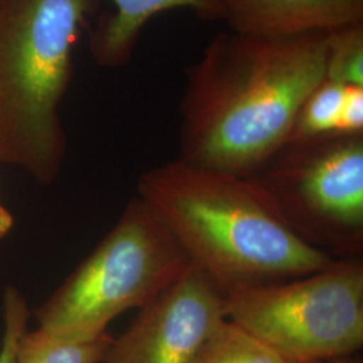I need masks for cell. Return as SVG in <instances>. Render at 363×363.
<instances>
[{"mask_svg":"<svg viewBox=\"0 0 363 363\" xmlns=\"http://www.w3.org/2000/svg\"><path fill=\"white\" fill-rule=\"evenodd\" d=\"M325 78L363 86V23L328 33Z\"/></svg>","mask_w":363,"mask_h":363,"instance_id":"13","label":"cell"},{"mask_svg":"<svg viewBox=\"0 0 363 363\" xmlns=\"http://www.w3.org/2000/svg\"><path fill=\"white\" fill-rule=\"evenodd\" d=\"M30 311L23 294L9 286L3 296L4 331L0 343V363H16V349L19 339L27 331Z\"/></svg>","mask_w":363,"mask_h":363,"instance_id":"14","label":"cell"},{"mask_svg":"<svg viewBox=\"0 0 363 363\" xmlns=\"http://www.w3.org/2000/svg\"><path fill=\"white\" fill-rule=\"evenodd\" d=\"M226 319L295 363L355 355L363 346L362 259L225 295Z\"/></svg>","mask_w":363,"mask_h":363,"instance_id":"6","label":"cell"},{"mask_svg":"<svg viewBox=\"0 0 363 363\" xmlns=\"http://www.w3.org/2000/svg\"><path fill=\"white\" fill-rule=\"evenodd\" d=\"M247 178L303 242L362 259L363 133L286 142Z\"/></svg>","mask_w":363,"mask_h":363,"instance_id":"5","label":"cell"},{"mask_svg":"<svg viewBox=\"0 0 363 363\" xmlns=\"http://www.w3.org/2000/svg\"><path fill=\"white\" fill-rule=\"evenodd\" d=\"M328 33L262 38L223 31L184 70L181 159L247 178L288 142L325 79Z\"/></svg>","mask_w":363,"mask_h":363,"instance_id":"1","label":"cell"},{"mask_svg":"<svg viewBox=\"0 0 363 363\" xmlns=\"http://www.w3.org/2000/svg\"><path fill=\"white\" fill-rule=\"evenodd\" d=\"M225 320V295L190 265L113 337L103 363H196Z\"/></svg>","mask_w":363,"mask_h":363,"instance_id":"7","label":"cell"},{"mask_svg":"<svg viewBox=\"0 0 363 363\" xmlns=\"http://www.w3.org/2000/svg\"><path fill=\"white\" fill-rule=\"evenodd\" d=\"M99 0H0V164L42 184L66 155L60 106L73 52Z\"/></svg>","mask_w":363,"mask_h":363,"instance_id":"3","label":"cell"},{"mask_svg":"<svg viewBox=\"0 0 363 363\" xmlns=\"http://www.w3.org/2000/svg\"><path fill=\"white\" fill-rule=\"evenodd\" d=\"M136 196L223 295L315 272L335 259L292 233L247 178L178 157L143 172Z\"/></svg>","mask_w":363,"mask_h":363,"instance_id":"2","label":"cell"},{"mask_svg":"<svg viewBox=\"0 0 363 363\" xmlns=\"http://www.w3.org/2000/svg\"><path fill=\"white\" fill-rule=\"evenodd\" d=\"M196 363H295L240 325L225 320L210 337Z\"/></svg>","mask_w":363,"mask_h":363,"instance_id":"12","label":"cell"},{"mask_svg":"<svg viewBox=\"0 0 363 363\" xmlns=\"http://www.w3.org/2000/svg\"><path fill=\"white\" fill-rule=\"evenodd\" d=\"M190 261L139 196L62 286L35 310L39 330L96 335L128 310H140L174 284Z\"/></svg>","mask_w":363,"mask_h":363,"instance_id":"4","label":"cell"},{"mask_svg":"<svg viewBox=\"0 0 363 363\" xmlns=\"http://www.w3.org/2000/svg\"><path fill=\"white\" fill-rule=\"evenodd\" d=\"M13 218L11 213L0 202V240L10 233L13 229Z\"/></svg>","mask_w":363,"mask_h":363,"instance_id":"16","label":"cell"},{"mask_svg":"<svg viewBox=\"0 0 363 363\" xmlns=\"http://www.w3.org/2000/svg\"><path fill=\"white\" fill-rule=\"evenodd\" d=\"M346 86L327 78L322 81L300 106L288 142H301L339 133Z\"/></svg>","mask_w":363,"mask_h":363,"instance_id":"11","label":"cell"},{"mask_svg":"<svg viewBox=\"0 0 363 363\" xmlns=\"http://www.w3.org/2000/svg\"><path fill=\"white\" fill-rule=\"evenodd\" d=\"M339 133L362 135L363 86L347 85L340 112Z\"/></svg>","mask_w":363,"mask_h":363,"instance_id":"15","label":"cell"},{"mask_svg":"<svg viewBox=\"0 0 363 363\" xmlns=\"http://www.w3.org/2000/svg\"><path fill=\"white\" fill-rule=\"evenodd\" d=\"M112 340L108 331L66 335L37 328L26 331L19 339L16 363H103Z\"/></svg>","mask_w":363,"mask_h":363,"instance_id":"10","label":"cell"},{"mask_svg":"<svg viewBox=\"0 0 363 363\" xmlns=\"http://www.w3.org/2000/svg\"><path fill=\"white\" fill-rule=\"evenodd\" d=\"M112 13H105L91 30L89 49L94 62L106 69L127 65L135 52L144 27L156 15L172 10H191L206 19L208 0H111Z\"/></svg>","mask_w":363,"mask_h":363,"instance_id":"9","label":"cell"},{"mask_svg":"<svg viewBox=\"0 0 363 363\" xmlns=\"http://www.w3.org/2000/svg\"><path fill=\"white\" fill-rule=\"evenodd\" d=\"M307 363H362V361L355 358L354 355H347V357H339V358H331V359H323V361H315V362Z\"/></svg>","mask_w":363,"mask_h":363,"instance_id":"17","label":"cell"},{"mask_svg":"<svg viewBox=\"0 0 363 363\" xmlns=\"http://www.w3.org/2000/svg\"><path fill=\"white\" fill-rule=\"evenodd\" d=\"M206 22L262 38L333 33L363 23V0H208Z\"/></svg>","mask_w":363,"mask_h":363,"instance_id":"8","label":"cell"}]
</instances>
